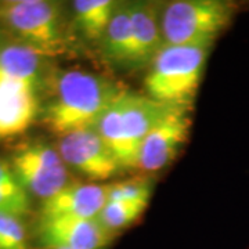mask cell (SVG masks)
<instances>
[{"label": "cell", "mask_w": 249, "mask_h": 249, "mask_svg": "<svg viewBox=\"0 0 249 249\" xmlns=\"http://www.w3.org/2000/svg\"><path fill=\"white\" fill-rule=\"evenodd\" d=\"M124 90L100 73L65 71L55 80L52 96L40 108L39 119L57 137L96 127L100 118Z\"/></svg>", "instance_id": "6da1fadb"}, {"label": "cell", "mask_w": 249, "mask_h": 249, "mask_svg": "<svg viewBox=\"0 0 249 249\" xmlns=\"http://www.w3.org/2000/svg\"><path fill=\"white\" fill-rule=\"evenodd\" d=\"M43 58L22 43L0 49V139L25 133L39 118Z\"/></svg>", "instance_id": "7a4b0ae2"}, {"label": "cell", "mask_w": 249, "mask_h": 249, "mask_svg": "<svg viewBox=\"0 0 249 249\" xmlns=\"http://www.w3.org/2000/svg\"><path fill=\"white\" fill-rule=\"evenodd\" d=\"M168 108L147 94L124 89L100 118L96 130L122 170L137 169L142 142Z\"/></svg>", "instance_id": "3957f363"}, {"label": "cell", "mask_w": 249, "mask_h": 249, "mask_svg": "<svg viewBox=\"0 0 249 249\" xmlns=\"http://www.w3.org/2000/svg\"><path fill=\"white\" fill-rule=\"evenodd\" d=\"M212 45L163 46L144 78L147 96L165 106L191 108Z\"/></svg>", "instance_id": "277c9868"}, {"label": "cell", "mask_w": 249, "mask_h": 249, "mask_svg": "<svg viewBox=\"0 0 249 249\" xmlns=\"http://www.w3.org/2000/svg\"><path fill=\"white\" fill-rule=\"evenodd\" d=\"M238 6L224 0H176L162 7L163 46L212 45L231 25Z\"/></svg>", "instance_id": "5b68a950"}, {"label": "cell", "mask_w": 249, "mask_h": 249, "mask_svg": "<svg viewBox=\"0 0 249 249\" xmlns=\"http://www.w3.org/2000/svg\"><path fill=\"white\" fill-rule=\"evenodd\" d=\"M0 21L22 45L47 55L67 50L61 10L46 0H7L0 3Z\"/></svg>", "instance_id": "8992f818"}, {"label": "cell", "mask_w": 249, "mask_h": 249, "mask_svg": "<svg viewBox=\"0 0 249 249\" xmlns=\"http://www.w3.org/2000/svg\"><path fill=\"white\" fill-rule=\"evenodd\" d=\"M11 168L18 183L42 201L71 184L68 166L52 144L34 142L24 144L14 152Z\"/></svg>", "instance_id": "52a82bcc"}, {"label": "cell", "mask_w": 249, "mask_h": 249, "mask_svg": "<svg viewBox=\"0 0 249 249\" xmlns=\"http://www.w3.org/2000/svg\"><path fill=\"white\" fill-rule=\"evenodd\" d=\"M58 139L57 150L65 165L91 181H106L122 170L96 127L76 130Z\"/></svg>", "instance_id": "ba28073f"}, {"label": "cell", "mask_w": 249, "mask_h": 249, "mask_svg": "<svg viewBox=\"0 0 249 249\" xmlns=\"http://www.w3.org/2000/svg\"><path fill=\"white\" fill-rule=\"evenodd\" d=\"M190 129V108L169 106L142 142L137 169L151 173L168 166L187 142Z\"/></svg>", "instance_id": "9c48e42d"}, {"label": "cell", "mask_w": 249, "mask_h": 249, "mask_svg": "<svg viewBox=\"0 0 249 249\" xmlns=\"http://www.w3.org/2000/svg\"><path fill=\"white\" fill-rule=\"evenodd\" d=\"M115 237L98 219L75 217L39 220L35 232L42 249H107Z\"/></svg>", "instance_id": "30bf717a"}, {"label": "cell", "mask_w": 249, "mask_h": 249, "mask_svg": "<svg viewBox=\"0 0 249 249\" xmlns=\"http://www.w3.org/2000/svg\"><path fill=\"white\" fill-rule=\"evenodd\" d=\"M107 191L108 184L71 183L55 196L42 201L39 220L60 217L97 219L107 204Z\"/></svg>", "instance_id": "8fae6325"}, {"label": "cell", "mask_w": 249, "mask_h": 249, "mask_svg": "<svg viewBox=\"0 0 249 249\" xmlns=\"http://www.w3.org/2000/svg\"><path fill=\"white\" fill-rule=\"evenodd\" d=\"M162 7L152 1L130 3L132 47L126 71H140L151 65L163 47L160 28Z\"/></svg>", "instance_id": "7c38bea8"}, {"label": "cell", "mask_w": 249, "mask_h": 249, "mask_svg": "<svg viewBox=\"0 0 249 249\" xmlns=\"http://www.w3.org/2000/svg\"><path fill=\"white\" fill-rule=\"evenodd\" d=\"M101 54L115 68L127 70L132 47V16L130 3H119L115 14L101 39Z\"/></svg>", "instance_id": "4fadbf2b"}, {"label": "cell", "mask_w": 249, "mask_h": 249, "mask_svg": "<svg viewBox=\"0 0 249 249\" xmlns=\"http://www.w3.org/2000/svg\"><path fill=\"white\" fill-rule=\"evenodd\" d=\"M118 1L114 0H76L72 3L73 27L89 43H101Z\"/></svg>", "instance_id": "5bb4252c"}, {"label": "cell", "mask_w": 249, "mask_h": 249, "mask_svg": "<svg viewBox=\"0 0 249 249\" xmlns=\"http://www.w3.org/2000/svg\"><path fill=\"white\" fill-rule=\"evenodd\" d=\"M147 206L148 201H107L97 219L107 230L116 235L137 222Z\"/></svg>", "instance_id": "9a60e30c"}, {"label": "cell", "mask_w": 249, "mask_h": 249, "mask_svg": "<svg viewBox=\"0 0 249 249\" xmlns=\"http://www.w3.org/2000/svg\"><path fill=\"white\" fill-rule=\"evenodd\" d=\"M0 249H32L31 238L19 217L0 212Z\"/></svg>", "instance_id": "2e32d148"}, {"label": "cell", "mask_w": 249, "mask_h": 249, "mask_svg": "<svg viewBox=\"0 0 249 249\" xmlns=\"http://www.w3.org/2000/svg\"><path fill=\"white\" fill-rule=\"evenodd\" d=\"M152 194V183L148 178H130L108 184V201H148Z\"/></svg>", "instance_id": "e0dca14e"}, {"label": "cell", "mask_w": 249, "mask_h": 249, "mask_svg": "<svg viewBox=\"0 0 249 249\" xmlns=\"http://www.w3.org/2000/svg\"><path fill=\"white\" fill-rule=\"evenodd\" d=\"M31 211L28 191L21 184L0 186V212L22 219Z\"/></svg>", "instance_id": "ac0fdd59"}, {"label": "cell", "mask_w": 249, "mask_h": 249, "mask_svg": "<svg viewBox=\"0 0 249 249\" xmlns=\"http://www.w3.org/2000/svg\"><path fill=\"white\" fill-rule=\"evenodd\" d=\"M10 184H19V183L13 172L11 163L0 160V186H10Z\"/></svg>", "instance_id": "d6986e66"}, {"label": "cell", "mask_w": 249, "mask_h": 249, "mask_svg": "<svg viewBox=\"0 0 249 249\" xmlns=\"http://www.w3.org/2000/svg\"><path fill=\"white\" fill-rule=\"evenodd\" d=\"M57 249H62V248H57Z\"/></svg>", "instance_id": "ffe728a7"}]
</instances>
